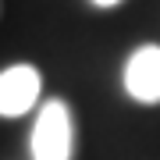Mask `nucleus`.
<instances>
[{
  "label": "nucleus",
  "instance_id": "obj_3",
  "mask_svg": "<svg viewBox=\"0 0 160 160\" xmlns=\"http://www.w3.org/2000/svg\"><path fill=\"white\" fill-rule=\"evenodd\" d=\"M125 92L132 100L157 107L160 103V46H139L125 64Z\"/></svg>",
  "mask_w": 160,
  "mask_h": 160
},
{
  "label": "nucleus",
  "instance_id": "obj_2",
  "mask_svg": "<svg viewBox=\"0 0 160 160\" xmlns=\"http://www.w3.org/2000/svg\"><path fill=\"white\" fill-rule=\"evenodd\" d=\"M43 78L32 64H11L0 71V118H22L39 103Z\"/></svg>",
  "mask_w": 160,
  "mask_h": 160
},
{
  "label": "nucleus",
  "instance_id": "obj_4",
  "mask_svg": "<svg viewBox=\"0 0 160 160\" xmlns=\"http://www.w3.org/2000/svg\"><path fill=\"white\" fill-rule=\"evenodd\" d=\"M92 4H96V7H118L121 0H92Z\"/></svg>",
  "mask_w": 160,
  "mask_h": 160
},
{
  "label": "nucleus",
  "instance_id": "obj_1",
  "mask_svg": "<svg viewBox=\"0 0 160 160\" xmlns=\"http://www.w3.org/2000/svg\"><path fill=\"white\" fill-rule=\"evenodd\" d=\"M75 121L64 100H46L32 125V160H71Z\"/></svg>",
  "mask_w": 160,
  "mask_h": 160
},
{
  "label": "nucleus",
  "instance_id": "obj_5",
  "mask_svg": "<svg viewBox=\"0 0 160 160\" xmlns=\"http://www.w3.org/2000/svg\"><path fill=\"white\" fill-rule=\"evenodd\" d=\"M0 14H4V0H0Z\"/></svg>",
  "mask_w": 160,
  "mask_h": 160
}]
</instances>
